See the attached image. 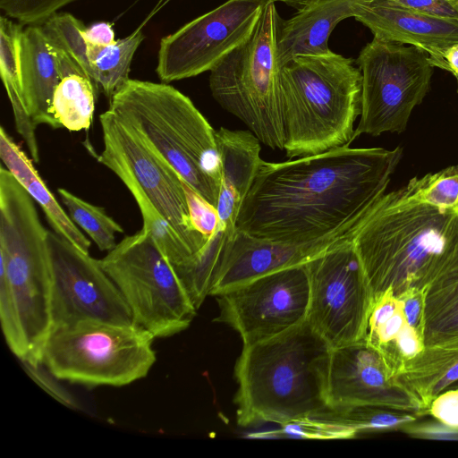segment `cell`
I'll use <instances>...</instances> for the list:
<instances>
[{
	"label": "cell",
	"mask_w": 458,
	"mask_h": 458,
	"mask_svg": "<svg viewBox=\"0 0 458 458\" xmlns=\"http://www.w3.org/2000/svg\"><path fill=\"white\" fill-rule=\"evenodd\" d=\"M420 202L443 211L458 212V165L423 177H413L406 184Z\"/></svg>",
	"instance_id": "31"
},
{
	"label": "cell",
	"mask_w": 458,
	"mask_h": 458,
	"mask_svg": "<svg viewBox=\"0 0 458 458\" xmlns=\"http://www.w3.org/2000/svg\"><path fill=\"white\" fill-rule=\"evenodd\" d=\"M354 18L374 38L416 47L429 55L433 67L447 71L445 51L458 42V20L420 13L390 0H372L360 6Z\"/></svg>",
	"instance_id": "19"
},
{
	"label": "cell",
	"mask_w": 458,
	"mask_h": 458,
	"mask_svg": "<svg viewBox=\"0 0 458 458\" xmlns=\"http://www.w3.org/2000/svg\"><path fill=\"white\" fill-rule=\"evenodd\" d=\"M356 225L351 230L305 243L258 238L236 229L225 246L209 295L217 296L255 278L307 264L351 235Z\"/></svg>",
	"instance_id": "17"
},
{
	"label": "cell",
	"mask_w": 458,
	"mask_h": 458,
	"mask_svg": "<svg viewBox=\"0 0 458 458\" xmlns=\"http://www.w3.org/2000/svg\"><path fill=\"white\" fill-rule=\"evenodd\" d=\"M396 378L418 400L420 417L427 416L432 400L458 380V337L425 347Z\"/></svg>",
	"instance_id": "25"
},
{
	"label": "cell",
	"mask_w": 458,
	"mask_h": 458,
	"mask_svg": "<svg viewBox=\"0 0 458 458\" xmlns=\"http://www.w3.org/2000/svg\"><path fill=\"white\" fill-rule=\"evenodd\" d=\"M23 364L30 376L51 395L67 406H74V401L71 394L57 383L59 379L52 375L42 364Z\"/></svg>",
	"instance_id": "39"
},
{
	"label": "cell",
	"mask_w": 458,
	"mask_h": 458,
	"mask_svg": "<svg viewBox=\"0 0 458 458\" xmlns=\"http://www.w3.org/2000/svg\"><path fill=\"white\" fill-rule=\"evenodd\" d=\"M353 232L306 264L310 281L307 321L332 349L364 340L373 301L352 242Z\"/></svg>",
	"instance_id": "12"
},
{
	"label": "cell",
	"mask_w": 458,
	"mask_h": 458,
	"mask_svg": "<svg viewBox=\"0 0 458 458\" xmlns=\"http://www.w3.org/2000/svg\"><path fill=\"white\" fill-rule=\"evenodd\" d=\"M397 297L401 301L407 322L423 338L424 289L411 288Z\"/></svg>",
	"instance_id": "38"
},
{
	"label": "cell",
	"mask_w": 458,
	"mask_h": 458,
	"mask_svg": "<svg viewBox=\"0 0 458 458\" xmlns=\"http://www.w3.org/2000/svg\"><path fill=\"white\" fill-rule=\"evenodd\" d=\"M77 0H0L4 15L21 25L41 24L62 7Z\"/></svg>",
	"instance_id": "33"
},
{
	"label": "cell",
	"mask_w": 458,
	"mask_h": 458,
	"mask_svg": "<svg viewBox=\"0 0 458 458\" xmlns=\"http://www.w3.org/2000/svg\"><path fill=\"white\" fill-rule=\"evenodd\" d=\"M356 63L362 81L360 118L354 137L403 132L413 108L430 89L434 67L428 53L373 38Z\"/></svg>",
	"instance_id": "11"
},
{
	"label": "cell",
	"mask_w": 458,
	"mask_h": 458,
	"mask_svg": "<svg viewBox=\"0 0 458 458\" xmlns=\"http://www.w3.org/2000/svg\"><path fill=\"white\" fill-rule=\"evenodd\" d=\"M272 2H281V3H284L293 8H297L298 10L301 9V7L314 2V1H317V0H270Z\"/></svg>",
	"instance_id": "42"
},
{
	"label": "cell",
	"mask_w": 458,
	"mask_h": 458,
	"mask_svg": "<svg viewBox=\"0 0 458 458\" xmlns=\"http://www.w3.org/2000/svg\"><path fill=\"white\" fill-rule=\"evenodd\" d=\"M332 350L307 320L275 337L243 346L234 367L237 424L280 425L329 408Z\"/></svg>",
	"instance_id": "4"
},
{
	"label": "cell",
	"mask_w": 458,
	"mask_h": 458,
	"mask_svg": "<svg viewBox=\"0 0 458 458\" xmlns=\"http://www.w3.org/2000/svg\"><path fill=\"white\" fill-rule=\"evenodd\" d=\"M352 242L373 298L424 289L458 259V212L420 202L404 185L374 204Z\"/></svg>",
	"instance_id": "2"
},
{
	"label": "cell",
	"mask_w": 458,
	"mask_h": 458,
	"mask_svg": "<svg viewBox=\"0 0 458 458\" xmlns=\"http://www.w3.org/2000/svg\"><path fill=\"white\" fill-rule=\"evenodd\" d=\"M328 406L379 405L416 412L418 400L394 377L364 340L332 350Z\"/></svg>",
	"instance_id": "16"
},
{
	"label": "cell",
	"mask_w": 458,
	"mask_h": 458,
	"mask_svg": "<svg viewBox=\"0 0 458 458\" xmlns=\"http://www.w3.org/2000/svg\"><path fill=\"white\" fill-rule=\"evenodd\" d=\"M314 417L343 425L357 436L401 431L406 424L420 418L416 412L379 405L329 407Z\"/></svg>",
	"instance_id": "29"
},
{
	"label": "cell",
	"mask_w": 458,
	"mask_h": 458,
	"mask_svg": "<svg viewBox=\"0 0 458 458\" xmlns=\"http://www.w3.org/2000/svg\"><path fill=\"white\" fill-rule=\"evenodd\" d=\"M444 59L447 66V72H450L456 79L458 93V42L445 51Z\"/></svg>",
	"instance_id": "41"
},
{
	"label": "cell",
	"mask_w": 458,
	"mask_h": 458,
	"mask_svg": "<svg viewBox=\"0 0 458 458\" xmlns=\"http://www.w3.org/2000/svg\"><path fill=\"white\" fill-rule=\"evenodd\" d=\"M215 321L233 328L243 346L275 337L307 320L310 281L306 264L255 278L216 296Z\"/></svg>",
	"instance_id": "13"
},
{
	"label": "cell",
	"mask_w": 458,
	"mask_h": 458,
	"mask_svg": "<svg viewBox=\"0 0 458 458\" xmlns=\"http://www.w3.org/2000/svg\"><path fill=\"white\" fill-rule=\"evenodd\" d=\"M109 100L108 109L216 208L222 180L216 131L192 101L167 83L133 79Z\"/></svg>",
	"instance_id": "5"
},
{
	"label": "cell",
	"mask_w": 458,
	"mask_h": 458,
	"mask_svg": "<svg viewBox=\"0 0 458 458\" xmlns=\"http://www.w3.org/2000/svg\"><path fill=\"white\" fill-rule=\"evenodd\" d=\"M52 331L82 320L133 323L122 293L100 260L48 231ZM51 331V332H52Z\"/></svg>",
	"instance_id": "15"
},
{
	"label": "cell",
	"mask_w": 458,
	"mask_h": 458,
	"mask_svg": "<svg viewBox=\"0 0 458 458\" xmlns=\"http://www.w3.org/2000/svg\"><path fill=\"white\" fill-rule=\"evenodd\" d=\"M0 157L6 168L40 206L53 231L81 250L89 253L90 241L61 207L41 179L31 159L4 127L0 129Z\"/></svg>",
	"instance_id": "23"
},
{
	"label": "cell",
	"mask_w": 458,
	"mask_h": 458,
	"mask_svg": "<svg viewBox=\"0 0 458 458\" xmlns=\"http://www.w3.org/2000/svg\"><path fill=\"white\" fill-rule=\"evenodd\" d=\"M216 140L222 165L219 201L242 207L263 162L260 141L250 131L221 127Z\"/></svg>",
	"instance_id": "24"
},
{
	"label": "cell",
	"mask_w": 458,
	"mask_h": 458,
	"mask_svg": "<svg viewBox=\"0 0 458 458\" xmlns=\"http://www.w3.org/2000/svg\"><path fill=\"white\" fill-rule=\"evenodd\" d=\"M458 11V0H446Z\"/></svg>",
	"instance_id": "44"
},
{
	"label": "cell",
	"mask_w": 458,
	"mask_h": 458,
	"mask_svg": "<svg viewBox=\"0 0 458 458\" xmlns=\"http://www.w3.org/2000/svg\"><path fill=\"white\" fill-rule=\"evenodd\" d=\"M22 92L26 110L38 126L60 128L52 112L54 92L64 78L56 50L41 24L27 25L21 38Z\"/></svg>",
	"instance_id": "20"
},
{
	"label": "cell",
	"mask_w": 458,
	"mask_h": 458,
	"mask_svg": "<svg viewBox=\"0 0 458 458\" xmlns=\"http://www.w3.org/2000/svg\"><path fill=\"white\" fill-rule=\"evenodd\" d=\"M401 432L414 438L458 441V428L440 422L437 420L421 421L416 420L406 424Z\"/></svg>",
	"instance_id": "35"
},
{
	"label": "cell",
	"mask_w": 458,
	"mask_h": 458,
	"mask_svg": "<svg viewBox=\"0 0 458 458\" xmlns=\"http://www.w3.org/2000/svg\"><path fill=\"white\" fill-rule=\"evenodd\" d=\"M99 260L127 303L133 323L155 338L189 327L197 309L147 230L125 236Z\"/></svg>",
	"instance_id": "9"
},
{
	"label": "cell",
	"mask_w": 458,
	"mask_h": 458,
	"mask_svg": "<svg viewBox=\"0 0 458 458\" xmlns=\"http://www.w3.org/2000/svg\"><path fill=\"white\" fill-rule=\"evenodd\" d=\"M63 205L72 222L94 242L99 250L110 251L116 246V234L123 228L106 210L64 188L57 190Z\"/></svg>",
	"instance_id": "30"
},
{
	"label": "cell",
	"mask_w": 458,
	"mask_h": 458,
	"mask_svg": "<svg viewBox=\"0 0 458 458\" xmlns=\"http://www.w3.org/2000/svg\"><path fill=\"white\" fill-rule=\"evenodd\" d=\"M364 341L397 377L425 348L422 335L408 322L401 301L391 291L373 298Z\"/></svg>",
	"instance_id": "22"
},
{
	"label": "cell",
	"mask_w": 458,
	"mask_h": 458,
	"mask_svg": "<svg viewBox=\"0 0 458 458\" xmlns=\"http://www.w3.org/2000/svg\"><path fill=\"white\" fill-rule=\"evenodd\" d=\"M427 415L458 428V388H447L439 393L430 403Z\"/></svg>",
	"instance_id": "36"
},
{
	"label": "cell",
	"mask_w": 458,
	"mask_h": 458,
	"mask_svg": "<svg viewBox=\"0 0 458 458\" xmlns=\"http://www.w3.org/2000/svg\"><path fill=\"white\" fill-rule=\"evenodd\" d=\"M349 146L283 162L263 160L237 229L305 243L353 228L386 193L403 148Z\"/></svg>",
	"instance_id": "1"
},
{
	"label": "cell",
	"mask_w": 458,
	"mask_h": 458,
	"mask_svg": "<svg viewBox=\"0 0 458 458\" xmlns=\"http://www.w3.org/2000/svg\"><path fill=\"white\" fill-rule=\"evenodd\" d=\"M458 388V380L456 382H454L449 388Z\"/></svg>",
	"instance_id": "45"
},
{
	"label": "cell",
	"mask_w": 458,
	"mask_h": 458,
	"mask_svg": "<svg viewBox=\"0 0 458 458\" xmlns=\"http://www.w3.org/2000/svg\"><path fill=\"white\" fill-rule=\"evenodd\" d=\"M362 76L352 58L330 51L299 55L281 68L286 157L350 145L361 111Z\"/></svg>",
	"instance_id": "6"
},
{
	"label": "cell",
	"mask_w": 458,
	"mask_h": 458,
	"mask_svg": "<svg viewBox=\"0 0 458 458\" xmlns=\"http://www.w3.org/2000/svg\"><path fill=\"white\" fill-rule=\"evenodd\" d=\"M170 0H159L155 9L152 11L151 15L157 12L160 8H162L165 4H166Z\"/></svg>",
	"instance_id": "43"
},
{
	"label": "cell",
	"mask_w": 458,
	"mask_h": 458,
	"mask_svg": "<svg viewBox=\"0 0 458 458\" xmlns=\"http://www.w3.org/2000/svg\"><path fill=\"white\" fill-rule=\"evenodd\" d=\"M23 25L9 17H0V72L13 112L15 128L28 147L31 159L39 162L37 125L24 104L21 63V38Z\"/></svg>",
	"instance_id": "26"
},
{
	"label": "cell",
	"mask_w": 458,
	"mask_h": 458,
	"mask_svg": "<svg viewBox=\"0 0 458 458\" xmlns=\"http://www.w3.org/2000/svg\"><path fill=\"white\" fill-rule=\"evenodd\" d=\"M48 231L34 199L10 171H0V321L22 363L41 364L52 331Z\"/></svg>",
	"instance_id": "3"
},
{
	"label": "cell",
	"mask_w": 458,
	"mask_h": 458,
	"mask_svg": "<svg viewBox=\"0 0 458 458\" xmlns=\"http://www.w3.org/2000/svg\"><path fill=\"white\" fill-rule=\"evenodd\" d=\"M98 89L85 74L64 76L57 85L52 101L53 114L70 131L87 130L91 125Z\"/></svg>",
	"instance_id": "28"
},
{
	"label": "cell",
	"mask_w": 458,
	"mask_h": 458,
	"mask_svg": "<svg viewBox=\"0 0 458 458\" xmlns=\"http://www.w3.org/2000/svg\"><path fill=\"white\" fill-rule=\"evenodd\" d=\"M190 216L194 227L208 241L218 228L216 208L183 181Z\"/></svg>",
	"instance_id": "34"
},
{
	"label": "cell",
	"mask_w": 458,
	"mask_h": 458,
	"mask_svg": "<svg viewBox=\"0 0 458 458\" xmlns=\"http://www.w3.org/2000/svg\"><path fill=\"white\" fill-rule=\"evenodd\" d=\"M81 33L85 42L95 46L107 47L116 42L113 25L106 21L96 22L88 28L83 25Z\"/></svg>",
	"instance_id": "40"
},
{
	"label": "cell",
	"mask_w": 458,
	"mask_h": 458,
	"mask_svg": "<svg viewBox=\"0 0 458 458\" xmlns=\"http://www.w3.org/2000/svg\"><path fill=\"white\" fill-rule=\"evenodd\" d=\"M154 335L143 327L82 320L47 337L41 364L57 379L88 386H123L145 377L156 362Z\"/></svg>",
	"instance_id": "8"
},
{
	"label": "cell",
	"mask_w": 458,
	"mask_h": 458,
	"mask_svg": "<svg viewBox=\"0 0 458 458\" xmlns=\"http://www.w3.org/2000/svg\"><path fill=\"white\" fill-rule=\"evenodd\" d=\"M99 121L104 148L98 161L127 187L140 214L158 215L188 246L194 260L182 276L200 261L210 242L191 222L183 180L113 111H105Z\"/></svg>",
	"instance_id": "10"
},
{
	"label": "cell",
	"mask_w": 458,
	"mask_h": 458,
	"mask_svg": "<svg viewBox=\"0 0 458 458\" xmlns=\"http://www.w3.org/2000/svg\"><path fill=\"white\" fill-rule=\"evenodd\" d=\"M425 347L458 337V259L424 288Z\"/></svg>",
	"instance_id": "27"
},
{
	"label": "cell",
	"mask_w": 458,
	"mask_h": 458,
	"mask_svg": "<svg viewBox=\"0 0 458 458\" xmlns=\"http://www.w3.org/2000/svg\"><path fill=\"white\" fill-rule=\"evenodd\" d=\"M83 22L69 13H55L41 23L49 42L64 50L109 99L130 79L133 55L144 39L139 28L111 46L84 41Z\"/></svg>",
	"instance_id": "18"
},
{
	"label": "cell",
	"mask_w": 458,
	"mask_h": 458,
	"mask_svg": "<svg viewBox=\"0 0 458 458\" xmlns=\"http://www.w3.org/2000/svg\"><path fill=\"white\" fill-rule=\"evenodd\" d=\"M409 10L426 15L458 20V11L446 0H390Z\"/></svg>",
	"instance_id": "37"
},
{
	"label": "cell",
	"mask_w": 458,
	"mask_h": 458,
	"mask_svg": "<svg viewBox=\"0 0 458 458\" xmlns=\"http://www.w3.org/2000/svg\"><path fill=\"white\" fill-rule=\"evenodd\" d=\"M268 0H227L162 38L156 72L162 82L211 71L251 34Z\"/></svg>",
	"instance_id": "14"
},
{
	"label": "cell",
	"mask_w": 458,
	"mask_h": 458,
	"mask_svg": "<svg viewBox=\"0 0 458 458\" xmlns=\"http://www.w3.org/2000/svg\"><path fill=\"white\" fill-rule=\"evenodd\" d=\"M372 0H317L301 9L290 19H281L278 33V56L282 65L299 55L329 53L328 38L344 19Z\"/></svg>",
	"instance_id": "21"
},
{
	"label": "cell",
	"mask_w": 458,
	"mask_h": 458,
	"mask_svg": "<svg viewBox=\"0 0 458 458\" xmlns=\"http://www.w3.org/2000/svg\"><path fill=\"white\" fill-rule=\"evenodd\" d=\"M276 436L306 439H345L357 435L350 428L317 417H303L279 425Z\"/></svg>",
	"instance_id": "32"
},
{
	"label": "cell",
	"mask_w": 458,
	"mask_h": 458,
	"mask_svg": "<svg viewBox=\"0 0 458 458\" xmlns=\"http://www.w3.org/2000/svg\"><path fill=\"white\" fill-rule=\"evenodd\" d=\"M281 19L276 3L268 0L249 38L210 71L209 89L215 100L240 119L260 142L284 150L278 56Z\"/></svg>",
	"instance_id": "7"
}]
</instances>
